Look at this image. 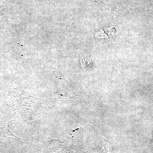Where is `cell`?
<instances>
[{
    "instance_id": "1",
    "label": "cell",
    "mask_w": 153,
    "mask_h": 153,
    "mask_svg": "<svg viewBox=\"0 0 153 153\" xmlns=\"http://www.w3.org/2000/svg\"><path fill=\"white\" fill-rule=\"evenodd\" d=\"M108 142L107 141L105 140H104L102 143L104 150L105 153H109V147Z\"/></svg>"
}]
</instances>
